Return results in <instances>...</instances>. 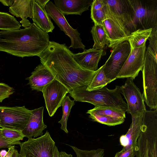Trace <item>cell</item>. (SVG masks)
<instances>
[{"instance_id":"1","label":"cell","mask_w":157,"mask_h":157,"mask_svg":"<svg viewBox=\"0 0 157 157\" xmlns=\"http://www.w3.org/2000/svg\"><path fill=\"white\" fill-rule=\"evenodd\" d=\"M73 54L65 44L49 41L47 47L38 56L41 63L69 91L88 86L97 71L89 70L80 66L74 59Z\"/></svg>"},{"instance_id":"2","label":"cell","mask_w":157,"mask_h":157,"mask_svg":"<svg viewBox=\"0 0 157 157\" xmlns=\"http://www.w3.org/2000/svg\"><path fill=\"white\" fill-rule=\"evenodd\" d=\"M49 42L48 33L33 23L23 29L0 31V52L18 57L38 56Z\"/></svg>"},{"instance_id":"3","label":"cell","mask_w":157,"mask_h":157,"mask_svg":"<svg viewBox=\"0 0 157 157\" xmlns=\"http://www.w3.org/2000/svg\"><path fill=\"white\" fill-rule=\"evenodd\" d=\"M115 86L111 90L105 86L99 89L88 91L87 86H84L75 89L69 93L76 101L88 102L94 107L120 109L127 112V105L121 96L120 87Z\"/></svg>"},{"instance_id":"4","label":"cell","mask_w":157,"mask_h":157,"mask_svg":"<svg viewBox=\"0 0 157 157\" xmlns=\"http://www.w3.org/2000/svg\"><path fill=\"white\" fill-rule=\"evenodd\" d=\"M141 71L144 101L151 110L157 109V42L156 41H149Z\"/></svg>"},{"instance_id":"5","label":"cell","mask_w":157,"mask_h":157,"mask_svg":"<svg viewBox=\"0 0 157 157\" xmlns=\"http://www.w3.org/2000/svg\"><path fill=\"white\" fill-rule=\"evenodd\" d=\"M141 131L134 148L136 157H157V109L143 113Z\"/></svg>"},{"instance_id":"6","label":"cell","mask_w":157,"mask_h":157,"mask_svg":"<svg viewBox=\"0 0 157 157\" xmlns=\"http://www.w3.org/2000/svg\"><path fill=\"white\" fill-rule=\"evenodd\" d=\"M136 30L157 26V0H128Z\"/></svg>"},{"instance_id":"7","label":"cell","mask_w":157,"mask_h":157,"mask_svg":"<svg viewBox=\"0 0 157 157\" xmlns=\"http://www.w3.org/2000/svg\"><path fill=\"white\" fill-rule=\"evenodd\" d=\"M106 18L110 19L129 35L136 30L128 0H104Z\"/></svg>"},{"instance_id":"8","label":"cell","mask_w":157,"mask_h":157,"mask_svg":"<svg viewBox=\"0 0 157 157\" xmlns=\"http://www.w3.org/2000/svg\"><path fill=\"white\" fill-rule=\"evenodd\" d=\"M55 143L47 131L44 135L35 139L30 138L20 145L21 157H53Z\"/></svg>"},{"instance_id":"9","label":"cell","mask_w":157,"mask_h":157,"mask_svg":"<svg viewBox=\"0 0 157 157\" xmlns=\"http://www.w3.org/2000/svg\"><path fill=\"white\" fill-rule=\"evenodd\" d=\"M31 110L25 106H0V127L21 131L27 125Z\"/></svg>"},{"instance_id":"10","label":"cell","mask_w":157,"mask_h":157,"mask_svg":"<svg viewBox=\"0 0 157 157\" xmlns=\"http://www.w3.org/2000/svg\"><path fill=\"white\" fill-rule=\"evenodd\" d=\"M120 90L127 102V113L131 114L132 117L142 115L146 110L143 95L134 84L133 79L127 78L124 84L120 87Z\"/></svg>"},{"instance_id":"11","label":"cell","mask_w":157,"mask_h":157,"mask_svg":"<svg viewBox=\"0 0 157 157\" xmlns=\"http://www.w3.org/2000/svg\"><path fill=\"white\" fill-rule=\"evenodd\" d=\"M45 9L50 18L52 19L59 27L61 30L69 37L71 42L69 48L85 49V46L82 41L80 33L76 29H75L68 24L63 14L52 2L49 0L45 6Z\"/></svg>"},{"instance_id":"12","label":"cell","mask_w":157,"mask_h":157,"mask_svg":"<svg viewBox=\"0 0 157 157\" xmlns=\"http://www.w3.org/2000/svg\"><path fill=\"white\" fill-rule=\"evenodd\" d=\"M111 54L105 63L103 69L106 77L113 81L122 69L131 52L128 42L124 41L113 48Z\"/></svg>"},{"instance_id":"13","label":"cell","mask_w":157,"mask_h":157,"mask_svg":"<svg viewBox=\"0 0 157 157\" xmlns=\"http://www.w3.org/2000/svg\"><path fill=\"white\" fill-rule=\"evenodd\" d=\"M42 92L49 115L52 117L58 109L62 106L69 90L62 83L55 79L45 86Z\"/></svg>"},{"instance_id":"14","label":"cell","mask_w":157,"mask_h":157,"mask_svg":"<svg viewBox=\"0 0 157 157\" xmlns=\"http://www.w3.org/2000/svg\"><path fill=\"white\" fill-rule=\"evenodd\" d=\"M146 42L139 48L131 49L129 55L117 78H131L133 79L137 77L143 68L146 51Z\"/></svg>"},{"instance_id":"15","label":"cell","mask_w":157,"mask_h":157,"mask_svg":"<svg viewBox=\"0 0 157 157\" xmlns=\"http://www.w3.org/2000/svg\"><path fill=\"white\" fill-rule=\"evenodd\" d=\"M125 112L121 109L96 106L86 113L93 121L108 126H114L124 122Z\"/></svg>"},{"instance_id":"16","label":"cell","mask_w":157,"mask_h":157,"mask_svg":"<svg viewBox=\"0 0 157 157\" xmlns=\"http://www.w3.org/2000/svg\"><path fill=\"white\" fill-rule=\"evenodd\" d=\"M49 0H33V23L43 31L52 33L55 26L45 9Z\"/></svg>"},{"instance_id":"17","label":"cell","mask_w":157,"mask_h":157,"mask_svg":"<svg viewBox=\"0 0 157 157\" xmlns=\"http://www.w3.org/2000/svg\"><path fill=\"white\" fill-rule=\"evenodd\" d=\"M106 55L104 49L95 48L84 49L82 52L73 54L74 59L81 67L92 71H96L102 56Z\"/></svg>"},{"instance_id":"18","label":"cell","mask_w":157,"mask_h":157,"mask_svg":"<svg viewBox=\"0 0 157 157\" xmlns=\"http://www.w3.org/2000/svg\"><path fill=\"white\" fill-rule=\"evenodd\" d=\"M55 79L51 71L41 63L35 68L30 76L26 78L32 90L41 92L45 86Z\"/></svg>"},{"instance_id":"19","label":"cell","mask_w":157,"mask_h":157,"mask_svg":"<svg viewBox=\"0 0 157 157\" xmlns=\"http://www.w3.org/2000/svg\"><path fill=\"white\" fill-rule=\"evenodd\" d=\"M44 107L42 106L31 110V114L25 128L22 131L25 136L28 138L43 135V131L47 128L43 119Z\"/></svg>"},{"instance_id":"20","label":"cell","mask_w":157,"mask_h":157,"mask_svg":"<svg viewBox=\"0 0 157 157\" xmlns=\"http://www.w3.org/2000/svg\"><path fill=\"white\" fill-rule=\"evenodd\" d=\"M94 0H55V5L64 15H81L89 10Z\"/></svg>"},{"instance_id":"21","label":"cell","mask_w":157,"mask_h":157,"mask_svg":"<svg viewBox=\"0 0 157 157\" xmlns=\"http://www.w3.org/2000/svg\"><path fill=\"white\" fill-rule=\"evenodd\" d=\"M102 25L109 38V47L113 49L119 44L127 41L129 35L111 19L106 18L103 21Z\"/></svg>"},{"instance_id":"22","label":"cell","mask_w":157,"mask_h":157,"mask_svg":"<svg viewBox=\"0 0 157 157\" xmlns=\"http://www.w3.org/2000/svg\"><path fill=\"white\" fill-rule=\"evenodd\" d=\"M142 117V115L132 117V122L128 131L126 134L121 136L120 138V143L123 147L122 151H126L131 147L134 148L135 147L141 131Z\"/></svg>"},{"instance_id":"23","label":"cell","mask_w":157,"mask_h":157,"mask_svg":"<svg viewBox=\"0 0 157 157\" xmlns=\"http://www.w3.org/2000/svg\"><path fill=\"white\" fill-rule=\"evenodd\" d=\"M9 12L22 20H27L28 17H33V0H14L9 8Z\"/></svg>"},{"instance_id":"24","label":"cell","mask_w":157,"mask_h":157,"mask_svg":"<svg viewBox=\"0 0 157 157\" xmlns=\"http://www.w3.org/2000/svg\"><path fill=\"white\" fill-rule=\"evenodd\" d=\"M91 33L94 42L93 48L103 49L106 45L109 46V38L102 25L94 24Z\"/></svg>"},{"instance_id":"25","label":"cell","mask_w":157,"mask_h":157,"mask_svg":"<svg viewBox=\"0 0 157 157\" xmlns=\"http://www.w3.org/2000/svg\"><path fill=\"white\" fill-rule=\"evenodd\" d=\"M152 29H139L131 33L127 40L131 49H133L142 46L150 36Z\"/></svg>"},{"instance_id":"26","label":"cell","mask_w":157,"mask_h":157,"mask_svg":"<svg viewBox=\"0 0 157 157\" xmlns=\"http://www.w3.org/2000/svg\"><path fill=\"white\" fill-rule=\"evenodd\" d=\"M113 81L108 78L104 72L103 65L97 70L90 83L86 87V90L92 91L102 88Z\"/></svg>"},{"instance_id":"27","label":"cell","mask_w":157,"mask_h":157,"mask_svg":"<svg viewBox=\"0 0 157 157\" xmlns=\"http://www.w3.org/2000/svg\"><path fill=\"white\" fill-rule=\"evenodd\" d=\"M21 25L13 16L7 13L0 12V30L11 31L19 29Z\"/></svg>"},{"instance_id":"28","label":"cell","mask_w":157,"mask_h":157,"mask_svg":"<svg viewBox=\"0 0 157 157\" xmlns=\"http://www.w3.org/2000/svg\"><path fill=\"white\" fill-rule=\"evenodd\" d=\"M75 104V100H71L69 96H66L62 105L63 115L61 119L58 123L61 124L60 129L66 133H68V132L67 129V119L70 115L71 109Z\"/></svg>"},{"instance_id":"29","label":"cell","mask_w":157,"mask_h":157,"mask_svg":"<svg viewBox=\"0 0 157 157\" xmlns=\"http://www.w3.org/2000/svg\"><path fill=\"white\" fill-rule=\"evenodd\" d=\"M76 154L77 157H103L104 155V150L98 148L91 150H83L75 146H70Z\"/></svg>"},{"instance_id":"30","label":"cell","mask_w":157,"mask_h":157,"mask_svg":"<svg viewBox=\"0 0 157 157\" xmlns=\"http://www.w3.org/2000/svg\"><path fill=\"white\" fill-rule=\"evenodd\" d=\"M1 132L3 137L10 140L20 141L25 137L22 132L19 131L1 128Z\"/></svg>"},{"instance_id":"31","label":"cell","mask_w":157,"mask_h":157,"mask_svg":"<svg viewBox=\"0 0 157 157\" xmlns=\"http://www.w3.org/2000/svg\"><path fill=\"white\" fill-rule=\"evenodd\" d=\"M91 18L94 24L102 25L103 21L106 19L105 5L100 9L91 10Z\"/></svg>"},{"instance_id":"32","label":"cell","mask_w":157,"mask_h":157,"mask_svg":"<svg viewBox=\"0 0 157 157\" xmlns=\"http://www.w3.org/2000/svg\"><path fill=\"white\" fill-rule=\"evenodd\" d=\"M15 92L14 88L3 83H0V102L8 98Z\"/></svg>"},{"instance_id":"33","label":"cell","mask_w":157,"mask_h":157,"mask_svg":"<svg viewBox=\"0 0 157 157\" xmlns=\"http://www.w3.org/2000/svg\"><path fill=\"white\" fill-rule=\"evenodd\" d=\"M0 128V149L8 148L13 145H20L21 142L19 141H12L8 140L3 137L1 133Z\"/></svg>"},{"instance_id":"34","label":"cell","mask_w":157,"mask_h":157,"mask_svg":"<svg viewBox=\"0 0 157 157\" xmlns=\"http://www.w3.org/2000/svg\"><path fill=\"white\" fill-rule=\"evenodd\" d=\"M135 156L134 148L131 147L126 151L117 152L114 157H134Z\"/></svg>"},{"instance_id":"35","label":"cell","mask_w":157,"mask_h":157,"mask_svg":"<svg viewBox=\"0 0 157 157\" xmlns=\"http://www.w3.org/2000/svg\"><path fill=\"white\" fill-rule=\"evenodd\" d=\"M105 4L104 0H94L91 6V10H94L102 8Z\"/></svg>"},{"instance_id":"36","label":"cell","mask_w":157,"mask_h":157,"mask_svg":"<svg viewBox=\"0 0 157 157\" xmlns=\"http://www.w3.org/2000/svg\"><path fill=\"white\" fill-rule=\"evenodd\" d=\"M15 149L14 146H11L8 148V151H7L6 154L4 157H11L12 154Z\"/></svg>"},{"instance_id":"37","label":"cell","mask_w":157,"mask_h":157,"mask_svg":"<svg viewBox=\"0 0 157 157\" xmlns=\"http://www.w3.org/2000/svg\"><path fill=\"white\" fill-rule=\"evenodd\" d=\"M14 0H0V2L5 6H10L13 4Z\"/></svg>"},{"instance_id":"38","label":"cell","mask_w":157,"mask_h":157,"mask_svg":"<svg viewBox=\"0 0 157 157\" xmlns=\"http://www.w3.org/2000/svg\"><path fill=\"white\" fill-rule=\"evenodd\" d=\"M53 157H60L59 152L56 145L54 148Z\"/></svg>"},{"instance_id":"39","label":"cell","mask_w":157,"mask_h":157,"mask_svg":"<svg viewBox=\"0 0 157 157\" xmlns=\"http://www.w3.org/2000/svg\"><path fill=\"white\" fill-rule=\"evenodd\" d=\"M59 154L60 157H73L72 155L68 154L64 151H61Z\"/></svg>"},{"instance_id":"40","label":"cell","mask_w":157,"mask_h":157,"mask_svg":"<svg viewBox=\"0 0 157 157\" xmlns=\"http://www.w3.org/2000/svg\"><path fill=\"white\" fill-rule=\"evenodd\" d=\"M11 157H21L18 152V151L15 149Z\"/></svg>"},{"instance_id":"41","label":"cell","mask_w":157,"mask_h":157,"mask_svg":"<svg viewBox=\"0 0 157 157\" xmlns=\"http://www.w3.org/2000/svg\"><path fill=\"white\" fill-rule=\"evenodd\" d=\"M7 153V151L5 150H1L0 151V157H4Z\"/></svg>"}]
</instances>
